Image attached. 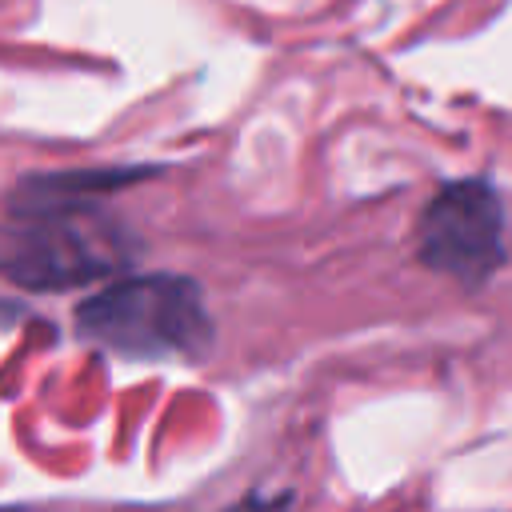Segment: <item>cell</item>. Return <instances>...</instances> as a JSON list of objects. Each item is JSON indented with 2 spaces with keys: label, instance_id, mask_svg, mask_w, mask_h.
I'll use <instances>...</instances> for the list:
<instances>
[{
  "label": "cell",
  "instance_id": "obj_1",
  "mask_svg": "<svg viewBox=\"0 0 512 512\" xmlns=\"http://www.w3.org/2000/svg\"><path fill=\"white\" fill-rule=\"evenodd\" d=\"M136 176L144 172L108 168L28 176L8 204L4 272L44 292L116 272L132 252V236L96 208V196Z\"/></svg>",
  "mask_w": 512,
  "mask_h": 512
},
{
  "label": "cell",
  "instance_id": "obj_2",
  "mask_svg": "<svg viewBox=\"0 0 512 512\" xmlns=\"http://www.w3.org/2000/svg\"><path fill=\"white\" fill-rule=\"evenodd\" d=\"M76 332L116 356H200L212 344L204 292L188 276L144 272L116 280L76 304Z\"/></svg>",
  "mask_w": 512,
  "mask_h": 512
},
{
  "label": "cell",
  "instance_id": "obj_3",
  "mask_svg": "<svg viewBox=\"0 0 512 512\" xmlns=\"http://www.w3.org/2000/svg\"><path fill=\"white\" fill-rule=\"evenodd\" d=\"M416 256L468 288H480L508 256L504 204L488 180L444 184L416 224Z\"/></svg>",
  "mask_w": 512,
  "mask_h": 512
}]
</instances>
